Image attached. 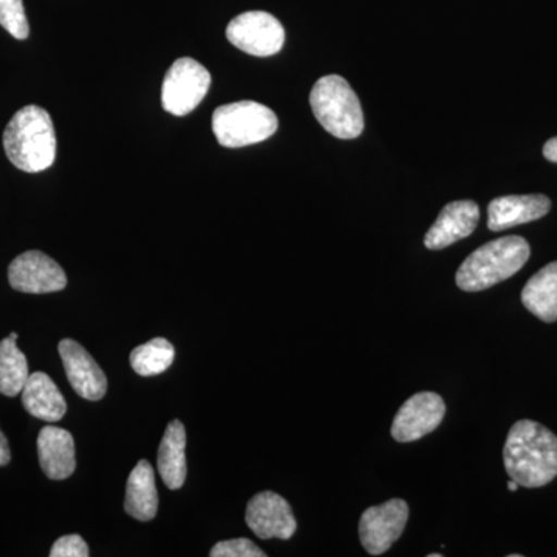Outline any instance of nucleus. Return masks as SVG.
Masks as SVG:
<instances>
[{
  "instance_id": "nucleus-11",
  "label": "nucleus",
  "mask_w": 557,
  "mask_h": 557,
  "mask_svg": "<svg viewBox=\"0 0 557 557\" xmlns=\"http://www.w3.org/2000/svg\"><path fill=\"white\" fill-rule=\"evenodd\" d=\"M245 522L249 530L263 541L269 539L288 541L298 530V522L288 502L273 491L256 494L248 502Z\"/></svg>"
},
{
  "instance_id": "nucleus-28",
  "label": "nucleus",
  "mask_w": 557,
  "mask_h": 557,
  "mask_svg": "<svg viewBox=\"0 0 557 557\" xmlns=\"http://www.w3.org/2000/svg\"><path fill=\"white\" fill-rule=\"evenodd\" d=\"M10 338L11 339H16L20 338V336H17V333L16 332H13V333H10Z\"/></svg>"
},
{
  "instance_id": "nucleus-4",
  "label": "nucleus",
  "mask_w": 557,
  "mask_h": 557,
  "mask_svg": "<svg viewBox=\"0 0 557 557\" xmlns=\"http://www.w3.org/2000/svg\"><path fill=\"white\" fill-rule=\"evenodd\" d=\"M310 106L322 127L341 139H354L364 131L361 102L343 76H322L310 94Z\"/></svg>"
},
{
  "instance_id": "nucleus-3",
  "label": "nucleus",
  "mask_w": 557,
  "mask_h": 557,
  "mask_svg": "<svg viewBox=\"0 0 557 557\" xmlns=\"http://www.w3.org/2000/svg\"><path fill=\"white\" fill-rule=\"evenodd\" d=\"M530 255V245L523 237L487 242L461 263L456 274L458 288L475 293L494 287L522 270Z\"/></svg>"
},
{
  "instance_id": "nucleus-22",
  "label": "nucleus",
  "mask_w": 557,
  "mask_h": 557,
  "mask_svg": "<svg viewBox=\"0 0 557 557\" xmlns=\"http://www.w3.org/2000/svg\"><path fill=\"white\" fill-rule=\"evenodd\" d=\"M0 25L13 38L24 40L30 35V25L25 16L22 0H0Z\"/></svg>"
},
{
  "instance_id": "nucleus-21",
  "label": "nucleus",
  "mask_w": 557,
  "mask_h": 557,
  "mask_svg": "<svg viewBox=\"0 0 557 557\" xmlns=\"http://www.w3.org/2000/svg\"><path fill=\"white\" fill-rule=\"evenodd\" d=\"M175 359V348L170 341L156 338L135 347L131 354V366L141 376H156L166 372Z\"/></svg>"
},
{
  "instance_id": "nucleus-27",
  "label": "nucleus",
  "mask_w": 557,
  "mask_h": 557,
  "mask_svg": "<svg viewBox=\"0 0 557 557\" xmlns=\"http://www.w3.org/2000/svg\"><path fill=\"white\" fill-rule=\"evenodd\" d=\"M508 490L511 491V493H516V491L519 490L518 483H516L515 480H509Z\"/></svg>"
},
{
  "instance_id": "nucleus-14",
  "label": "nucleus",
  "mask_w": 557,
  "mask_h": 557,
  "mask_svg": "<svg viewBox=\"0 0 557 557\" xmlns=\"http://www.w3.org/2000/svg\"><path fill=\"white\" fill-rule=\"evenodd\" d=\"M552 201L544 194L505 196L491 201L487 207V228L504 231L534 222L548 214Z\"/></svg>"
},
{
  "instance_id": "nucleus-9",
  "label": "nucleus",
  "mask_w": 557,
  "mask_h": 557,
  "mask_svg": "<svg viewBox=\"0 0 557 557\" xmlns=\"http://www.w3.org/2000/svg\"><path fill=\"white\" fill-rule=\"evenodd\" d=\"M446 416L443 398L434 392H420L399 408L392 423V437L398 443L417 442L442 424Z\"/></svg>"
},
{
  "instance_id": "nucleus-7",
  "label": "nucleus",
  "mask_w": 557,
  "mask_h": 557,
  "mask_svg": "<svg viewBox=\"0 0 557 557\" xmlns=\"http://www.w3.org/2000/svg\"><path fill=\"white\" fill-rule=\"evenodd\" d=\"M226 38L245 53L267 58L282 50L285 30L284 25L273 14L267 11H247L230 22Z\"/></svg>"
},
{
  "instance_id": "nucleus-17",
  "label": "nucleus",
  "mask_w": 557,
  "mask_h": 557,
  "mask_svg": "<svg viewBox=\"0 0 557 557\" xmlns=\"http://www.w3.org/2000/svg\"><path fill=\"white\" fill-rule=\"evenodd\" d=\"M124 509L131 518L149 522L159 511V493L156 486V472L148 460H139L132 469L126 485Z\"/></svg>"
},
{
  "instance_id": "nucleus-16",
  "label": "nucleus",
  "mask_w": 557,
  "mask_h": 557,
  "mask_svg": "<svg viewBox=\"0 0 557 557\" xmlns=\"http://www.w3.org/2000/svg\"><path fill=\"white\" fill-rule=\"evenodd\" d=\"M22 405L30 416L47 423H58L67 412V403L60 388L44 372H35L28 376L22 388Z\"/></svg>"
},
{
  "instance_id": "nucleus-8",
  "label": "nucleus",
  "mask_w": 557,
  "mask_h": 557,
  "mask_svg": "<svg viewBox=\"0 0 557 557\" xmlns=\"http://www.w3.org/2000/svg\"><path fill=\"white\" fill-rule=\"evenodd\" d=\"M409 520V507L401 498H392L370 507L359 519V539L370 556H381L401 537Z\"/></svg>"
},
{
  "instance_id": "nucleus-19",
  "label": "nucleus",
  "mask_w": 557,
  "mask_h": 557,
  "mask_svg": "<svg viewBox=\"0 0 557 557\" xmlns=\"http://www.w3.org/2000/svg\"><path fill=\"white\" fill-rule=\"evenodd\" d=\"M522 302L541 321H557V262L548 263L527 282Z\"/></svg>"
},
{
  "instance_id": "nucleus-15",
  "label": "nucleus",
  "mask_w": 557,
  "mask_h": 557,
  "mask_svg": "<svg viewBox=\"0 0 557 557\" xmlns=\"http://www.w3.org/2000/svg\"><path fill=\"white\" fill-rule=\"evenodd\" d=\"M40 468L51 480H65L75 472V440L65 429L46 426L39 432Z\"/></svg>"
},
{
  "instance_id": "nucleus-23",
  "label": "nucleus",
  "mask_w": 557,
  "mask_h": 557,
  "mask_svg": "<svg viewBox=\"0 0 557 557\" xmlns=\"http://www.w3.org/2000/svg\"><path fill=\"white\" fill-rule=\"evenodd\" d=\"M211 557H265L267 553L249 541V539H231V541H223L212 547Z\"/></svg>"
},
{
  "instance_id": "nucleus-13",
  "label": "nucleus",
  "mask_w": 557,
  "mask_h": 557,
  "mask_svg": "<svg viewBox=\"0 0 557 557\" xmlns=\"http://www.w3.org/2000/svg\"><path fill=\"white\" fill-rule=\"evenodd\" d=\"M479 220L480 208L475 201H453L442 209L437 222L429 228L424 236V247L437 251L467 239L478 228Z\"/></svg>"
},
{
  "instance_id": "nucleus-29",
  "label": "nucleus",
  "mask_w": 557,
  "mask_h": 557,
  "mask_svg": "<svg viewBox=\"0 0 557 557\" xmlns=\"http://www.w3.org/2000/svg\"><path fill=\"white\" fill-rule=\"evenodd\" d=\"M440 556H443V555H440V553H431V555H429V557H440Z\"/></svg>"
},
{
  "instance_id": "nucleus-2",
  "label": "nucleus",
  "mask_w": 557,
  "mask_h": 557,
  "mask_svg": "<svg viewBox=\"0 0 557 557\" xmlns=\"http://www.w3.org/2000/svg\"><path fill=\"white\" fill-rule=\"evenodd\" d=\"M3 148L17 170L42 172L57 159V132L47 110L27 106L16 112L3 132Z\"/></svg>"
},
{
  "instance_id": "nucleus-1",
  "label": "nucleus",
  "mask_w": 557,
  "mask_h": 557,
  "mask_svg": "<svg viewBox=\"0 0 557 557\" xmlns=\"http://www.w3.org/2000/svg\"><path fill=\"white\" fill-rule=\"evenodd\" d=\"M505 469L519 486L541 487L557 478V437L536 421L520 420L504 448Z\"/></svg>"
},
{
  "instance_id": "nucleus-6",
  "label": "nucleus",
  "mask_w": 557,
  "mask_h": 557,
  "mask_svg": "<svg viewBox=\"0 0 557 557\" xmlns=\"http://www.w3.org/2000/svg\"><path fill=\"white\" fill-rule=\"evenodd\" d=\"M211 87V75L200 62L180 58L168 70L161 87V104L175 116L193 112L207 97Z\"/></svg>"
},
{
  "instance_id": "nucleus-18",
  "label": "nucleus",
  "mask_w": 557,
  "mask_h": 557,
  "mask_svg": "<svg viewBox=\"0 0 557 557\" xmlns=\"http://www.w3.org/2000/svg\"><path fill=\"white\" fill-rule=\"evenodd\" d=\"M186 429L180 420L171 421L159 448V471L164 485L180 490L185 485L186 474Z\"/></svg>"
},
{
  "instance_id": "nucleus-25",
  "label": "nucleus",
  "mask_w": 557,
  "mask_h": 557,
  "mask_svg": "<svg viewBox=\"0 0 557 557\" xmlns=\"http://www.w3.org/2000/svg\"><path fill=\"white\" fill-rule=\"evenodd\" d=\"M11 460V450L9 446V440H7L3 432L0 431V467H5Z\"/></svg>"
},
{
  "instance_id": "nucleus-26",
  "label": "nucleus",
  "mask_w": 557,
  "mask_h": 557,
  "mask_svg": "<svg viewBox=\"0 0 557 557\" xmlns=\"http://www.w3.org/2000/svg\"><path fill=\"white\" fill-rule=\"evenodd\" d=\"M544 157L553 163H557V137L548 139L544 146Z\"/></svg>"
},
{
  "instance_id": "nucleus-5",
  "label": "nucleus",
  "mask_w": 557,
  "mask_h": 557,
  "mask_svg": "<svg viewBox=\"0 0 557 557\" xmlns=\"http://www.w3.org/2000/svg\"><path fill=\"white\" fill-rule=\"evenodd\" d=\"M277 127L276 113L256 101L230 102L212 113V132L223 148L239 149L265 141Z\"/></svg>"
},
{
  "instance_id": "nucleus-10",
  "label": "nucleus",
  "mask_w": 557,
  "mask_h": 557,
  "mask_svg": "<svg viewBox=\"0 0 557 557\" xmlns=\"http://www.w3.org/2000/svg\"><path fill=\"white\" fill-rule=\"evenodd\" d=\"M11 287L30 295L61 292L67 287V276L60 263L40 251L17 256L9 267Z\"/></svg>"
},
{
  "instance_id": "nucleus-12",
  "label": "nucleus",
  "mask_w": 557,
  "mask_h": 557,
  "mask_svg": "<svg viewBox=\"0 0 557 557\" xmlns=\"http://www.w3.org/2000/svg\"><path fill=\"white\" fill-rule=\"evenodd\" d=\"M62 364L70 386L81 398L98 401L108 392V379L89 351L73 339H62L60 346Z\"/></svg>"
},
{
  "instance_id": "nucleus-20",
  "label": "nucleus",
  "mask_w": 557,
  "mask_h": 557,
  "mask_svg": "<svg viewBox=\"0 0 557 557\" xmlns=\"http://www.w3.org/2000/svg\"><path fill=\"white\" fill-rule=\"evenodd\" d=\"M28 376V362L16 346V339L5 338L0 343V394L16 397L22 394Z\"/></svg>"
},
{
  "instance_id": "nucleus-24",
  "label": "nucleus",
  "mask_w": 557,
  "mask_h": 557,
  "mask_svg": "<svg viewBox=\"0 0 557 557\" xmlns=\"http://www.w3.org/2000/svg\"><path fill=\"white\" fill-rule=\"evenodd\" d=\"M89 545L79 534H69L54 542L51 547V557H89Z\"/></svg>"
}]
</instances>
